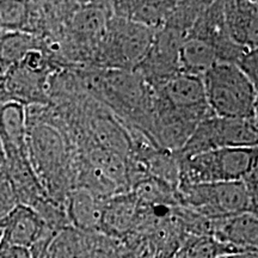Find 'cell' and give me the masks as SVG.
I'll use <instances>...</instances> for the list:
<instances>
[{
	"label": "cell",
	"instance_id": "cell-1",
	"mask_svg": "<svg viewBox=\"0 0 258 258\" xmlns=\"http://www.w3.org/2000/svg\"><path fill=\"white\" fill-rule=\"evenodd\" d=\"M27 150L44 191L64 206L70 194V154L63 132L48 122H27Z\"/></svg>",
	"mask_w": 258,
	"mask_h": 258
},
{
	"label": "cell",
	"instance_id": "cell-2",
	"mask_svg": "<svg viewBox=\"0 0 258 258\" xmlns=\"http://www.w3.org/2000/svg\"><path fill=\"white\" fill-rule=\"evenodd\" d=\"M212 114L222 118H257L258 88L235 64L215 63L202 77Z\"/></svg>",
	"mask_w": 258,
	"mask_h": 258
},
{
	"label": "cell",
	"instance_id": "cell-3",
	"mask_svg": "<svg viewBox=\"0 0 258 258\" xmlns=\"http://www.w3.org/2000/svg\"><path fill=\"white\" fill-rule=\"evenodd\" d=\"M178 159V185L235 182L257 165V147L221 148Z\"/></svg>",
	"mask_w": 258,
	"mask_h": 258
},
{
	"label": "cell",
	"instance_id": "cell-4",
	"mask_svg": "<svg viewBox=\"0 0 258 258\" xmlns=\"http://www.w3.org/2000/svg\"><path fill=\"white\" fill-rule=\"evenodd\" d=\"M178 207L189 209L207 219L257 213V200L241 180L178 185Z\"/></svg>",
	"mask_w": 258,
	"mask_h": 258
},
{
	"label": "cell",
	"instance_id": "cell-5",
	"mask_svg": "<svg viewBox=\"0 0 258 258\" xmlns=\"http://www.w3.org/2000/svg\"><path fill=\"white\" fill-rule=\"evenodd\" d=\"M156 30L112 16L93 56L110 70L134 71L152 44Z\"/></svg>",
	"mask_w": 258,
	"mask_h": 258
},
{
	"label": "cell",
	"instance_id": "cell-6",
	"mask_svg": "<svg viewBox=\"0 0 258 258\" xmlns=\"http://www.w3.org/2000/svg\"><path fill=\"white\" fill-rule=\"evenodd\" d=\"M257 118L237 120L212 116L200 122L177 153L178 157L195 156L221 148L257 147Z\"/></svg>",
	"mask_w": 258,
	"mask_h": 258
},
{
	"label": "cell",
	"instance_id": "cell-7",
	"mask_svg": "<svg viewBox=\"0 0 258 258\" xmlns=\"http://www.w3.org/2000/svg\"><path fill=\"white\" fill-rule=\"evenodd\" d=\"M152 91L154 103L163 108L195 114L203 118L214 116L208 108L200 77L178 73Z\"/></svg>",
	"mask_w": 258,
	"mask_h": 258
},
{
	"label": "cell",
	"instance_id": "cell-8",
	"mask_svg": "<svg viewBox=\"0 0 258 258\" xmlns=\"http://www.w3.org/2000/svg\"><path fill=\"white\" fill-rule=\"evenodd\" d=\"M209 237L232 247L237 252L257 251V213H243L231 217L211 219Z\"/></svg>",
	"mask_w": 258,
	"mask_h": 258
},
{
	"label": "cell",
	"instance_id": "cell-9",
	"mask_svg": "<svg viewBox=\"0 0 258 258\" xmlns=\"http://www.w3.org/2000/svg\"><path fill=\"white\" fill-rule=\"evenodd\" d=\"M2 244L30 249L48 233L57 234L47 227L35 209L18 205L0 224Z\"/></svg>",
	"mask_w": 258,
	"mask_h": 258
},
{
	"label": "cell",
	"instance_id": "cell-10",
	"mask_svg": "<svg viewBox=\"0 0 258 258\" xmlns=\"http://www.w3.org/2000/svg\"><path fill=\"white\" fill-rule=\"evenodd\" d=\"M139 214V201L133 192H122L104 201L101 234L121 240L135 230Z\"/></svg>",
	"mask_w": 258,
	"mask_h": 258
},
{
	"label": "cell",
	"instance_id": "cell-11",
	"mask_svg": "<svg viewBox=\"0 0 258 258\" xmlns=\"http://www.w3.org/2000/svg\"><path fill=\"white\" fill-rule=\"evenodd\" d=\"M224 19L226 32L235 43L257 49V2H224Z\"/></svg>",
	"mask_w": 258,
	"mask_h": 258
},
{
	"label": "cell",
	"instance_id": "cell-12",
	"mask_svg": "<svg viewBox=\"0 0 258 258\" xmlns=\"http://www.w3.org/2000/svg\"><path fill=\"white\" fill-rule=\"evenodd\" d=\"M104 201L85 189L71 190L64 203L71 227L86 233H101Z\"/></svg>",
	"mask_w": 258,
	"mask_h": 258
},
{
	"label": "cell",
	"instance_id": "cell-13",
	"mask_svg": "<svg viewBox=\"0 0 258 258\" xmlns=\"http://www.w3.org/2000/svg\"><path fill=\"white\" fill-rule=\"evenodd\" d=\"M0 143L4 156L28 153L25 106L17 102L0 104Z\"/></svg>",
	"mask_w": 258,
	"mask_h": 258
},
{
	"label": "cell",
	"instance_id": "cell-14",
	"mask_svg": "<svg viewBox=\"0 0 258 258\" xmlns=\"http://www.w3.org/2000/svg\"><path fill=\"white\" fill-rule=\"evenodd\" d=\"M175 2H115L111 15L158 31L165 24Z\"/></svg>",
	"mask_w": 258,
	"mask_h": 258
},
{
	"label": "cell",
	"instance_id": "cell-15",
	"mask_svg": "<svg viewBox=\"0 0 258 258\" xmlns=\"http://www.w3.org/2000/svg\"><path fill=\"white\" fill-rule=\"evenodd\" d=\"M215 63L217 54L211 42L190 36L183 41L178 53L179 73L202 78Z\"/></svg>",
	"mask_w": 258,
	"mask_h": 258
},
{
	"label": "cell",
	"instance_id": "cell-16",
	"mask_svg": "<svg viewBox=\"0 0 258 258\" xmlns=\"http://www.w3.org/2000/svg\"><path fill=\"white\" fill-rule=\"evenodd\" d=\"M43 49V42L34 35L12 31L0 38V77L23 60L30 50Z\"/></svg>",
	"mask_w": 258,
	"mask_h": 258
},
{
	"label": "cell",
	"instance_id": "cell-17",
	"mask_svg": "<svg viewBox=\"0 0 258 258\" xmlns=\"http://www.w3.org/2000/svg\"><path fill=\"white\" fill-rule=\"evenodd\" d=\"M28 15V2H0V28L4 32L22 31Z\"/></svg>",
	"mask_w": 258,
	"mask_h": 258
},
{
	"label": "cell",
	"instance_id": "cell-18",
	"mask_svg": "<svg viewBox=\"0 0 258 258\" xmlns=\"http://www.w3.org/2000/svg\"><path fill=\"white\" fill-rule=\"evenodd\" d=\"M19 205L17 194L4 165L0 166V224Z\"/></svg>",
	"mask_w": 258,
	"mask_h": 258
},
{
	"label": "cell",
	"instance_id": "cell-19",
	"mask_svg": "<svg viewBox=\"0 0 258 258\" xmlns=\"http://www.w3.org/2000/svg\"><path fill=\"white\" fill-rule=\"evenodd\" d=\"M237 67L249 78L254 86L258 82V54L257 49L247 51L241 60L238 62Z\"/></svg>",
	"mask_w": 258,
	"mask_h": 258
},
{
	"label": "cell",
	"instance_id": "cell-20",
	"mask_svg": "<svg viewBox=\"0 0 258 258\" xmlns=\"http://www.w3.org/2000/svg\"><path fill=\"white\" fill-rule=\"evenodd\" d=\"M0 258H31L30 250L0 243Z\"/></svg>",
	"mask_w": 258,
	"mask_h": 258
},
{
	"label": "cell",
	"instance_id": "cell-21",
	"mask_svg": "<svg viewBox=\"0 0 258 258\" xmlns=\"http://www.w3.org/2000/svg\"><path fill=\"white\" fill-rule=\"evenodd\" d=\"M224 258H258L257 251H243V252L231 253Z\"/></svg>",
	"mask_w": 258,
	"mask_h": 258
},
{
	"label": "cell",
	"instance_id": "cell-22",
	"mask_svg": "<svg viewBox=\"0 0 258 258\" xmlns=\"http://www.w3.org/2000/svg\"><path fill=\"white\" fill-rule=\"evenodd\" d=\"M31 258H48V251L43 250H35L30 251Z\"/></svg>",
	"mask_w": 258,
	"mask_h": 258
},
{
	"label": "cell",
	"instance_id": "cell-23",
	"mask_svg": "<svg viewBox=\"0 0 258 258\" xmlns=\"http://www.w3.org/2000/svg\"><path fill=\"white\" fill-rule=\"evenodd\" d=\"M4 161H5V156H4V151H3V146L2 143H0V166L4 165Z\"/></svg>",
	"mask_w": 258,
	"mask_h": 258
},
{
	"label": "cell",
	"instance_id": "cell-24",
	"mask_svg": "<svg viewBox=\"0 0 258 258\" xmlns=\"http://www.w3.org/2000/svg\"><path fill=\"white\" fill-rule=\"evenodd\" d=\"M2 235H3V232H2V228H0V243H2Z\"/></svg>",
	"mask_w": 258,
	"mask_h": 258
},
{
	"label": "cell",
	"instance_id": "cell-25",
	"mask_svg": "<svg viewBox=\"0 0 258 258\" xmlns=\"http://www.w3.org/2000/svg\"><path fill=\"white\" fill-rule=\"evenodd\" d=\"M0 38H2V37H0Z\"/></svg>",
	"mask_w": 258,
	"mask_h": 258
}]
</instances>
